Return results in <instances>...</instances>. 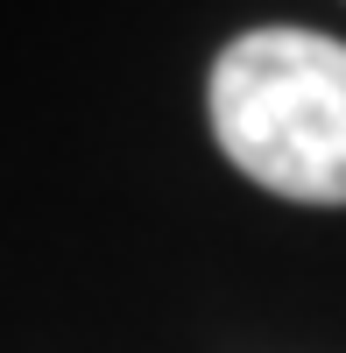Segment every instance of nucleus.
Here are the masks:
<instances>
[{
  "label": "nucleus",
  "mask_w": 346,
  "mask_h": 353,
  "mask_svg": "<svg viewBox=\"0 0 346 353\" xmlns=\"http://www.w3.org/2000/svg\"><path fill=\"white\" fill-rule=\"evenodd\" d=\"M212 141L247 184L290 205H346V43L247 28L212 57Z\"/></svg>",
  "instance_id": "obj_1"
}]
</instances>
